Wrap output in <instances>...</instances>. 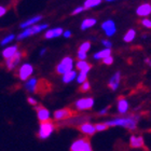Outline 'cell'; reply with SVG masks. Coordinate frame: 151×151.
<instances>
[{
    "instance_id": "6da1fadb",
    "label": "cell",
    "mask_w": 151,
    "mask_h": 151,
    "mask_svg": "<svg viewBox=\"0 0 151 151\" xmlns=\"http://www.w3.org/2000/svg\"><path fill=\"white\" fill-rule=\"evenodd\" d=\"M25 88L30 93L44 95L45 93L51 91V84L44 79L38 80L36 78H32L29 79L28 81L25 83Z\"/></svg>"
},
{
    "instance_id": "7a4b0ae2",
    "label": "cell",
    "mask_w": 151,
    "mask_h": 151,
    "mask_svg": "<svg viewBox=\"0 0 151 151\" xmlns=\"http://www.w3.org/2000/svg\"><path fill=\"white\" fill-rule=\"evenodd\" d=\"M106 124L108 126H123L125 129L134 131L137 126V118L135 116H129L126 118H118V119L108 121Z\"/></svg>"
},
{
    "instance_id": "3957f363",
    "label": "cell",
    "mask_w": 151,
    "mask_h": 151,
    "mask_svg": "<svg viewBox=\"0 0 151 151\" xmlns=\"http://www.w3.org/2000/svg\"><path fill=\"white\" fill-rule=\"evenodd\" d=\"M54 129H55V125L50 120L45 121V122H41L40 127H39V132H38V136L41 139H47L54 132Z\"/></svg>"
},
{
    "instance_id": "277c9868",
    "label": "cell",
    "mask_w": 151,
    "mask_h": 151,
    "mask_svg": "<svg viewBox=\"0 0 151 151\" xmlns=\"http://www.w3.org/2000/svg\"><path fill=\"white\" fill-rule=\"evenodd\" d=\"M73 60L71 57L67 56V57H64L63 60H60V63L57 65L56 67V71L57 73H60V75H65V73H69L73 70Z\"/></svg>"
},
{
    "instance_id": "5b68a950",
    "label": "cell",
    "mask_w": 151,
    "mask_h": 151,
    "mask_svg": "<svg viewBox=\"0 0 151 151\" xmlns=\"http://www.w3.org/2000/svg\"><path fill=\"white\" fill-rule=\"evenodd\" d=\"M47 28V24H41V25H34L32 27H29V28L25 29L23 32H21L17 37V39H24V38H27L29 36H32V35H36L38 32H42L43 29Z\"/></svg>"
},
{
    "instance_id": "8992f818",
    "label": "cell",
    "mask_w": 151,
    "mask_h": 151,
    "mask_svg": "<svg viewBox=\"0 0 151 151\" xmlns=\"http://www.w3.org/2000/svg\"><path fill=\"white\" fill-rule=\"evenodd\" d=\"M32 73H34V67L30 64L26 63L21 66V68L19 69V73H17V76L22 81H27L30 78V76L32 75Z\"/></svg>"
},
{
    "instance_id": "52a82bcc",
    "label": "cell",
    "mask_w": 151,
    "mask_h": 151,
    "mask_svg": "<svg viewBox=\"0 0 151 151\" xmlns=\"http://www.w3.org/2000/svg\"><path fill=\"white\" fill-rule=\"evenodd\" d=\"M76 114V111L71 110L69 108H64V109H60L54 112V118L57 121H63V120H67Z\"/></svg>"
},
{
    "instance_id": "ba28073f",
    "label": "cell",
    "mask_w": 151,
    "mask_h": 151,
    "mask_svg": "<svg viewBox=\"0 0 151 151\" xmlns=\"http://www.w3.org/2000/svg\"><path fill=\"white\" fill-rule=\"evenodd\" d=\"M94 105V99L92 97H85L81 98L79 101H76V107L79 110H88V109H91Z\"/></svg>"
},
{
    "instance_id": "9c48e42d",
    "label": "cell",
    "mask_w": 151,
    "mask_h": 151,
    "mask_svg": "<svg viewBox=\"0 0 151 151\" xmlns=\"http://www.w3.org/2000/svg\"><path fill=\"white\" fill-rule=\"evenodd\" d=\"M101 28L105 32V34L108 36V37H111L116 34V24L113 22L112 19H107L106 22H104L101 24Z\"/></svg>"
},
{
    "instance_id": "30bf717a",
    "label": "cell",
    "mask_w": 151,
    "mask_h": 151,
    "mask_svg": "<svg viewBox=\"0 0 151 151\" xmlns=\"http://www.w3.org/2000/svg\"><path fill=\"white\" fill-rule=\"evenodd\" d=\"M22 57H23V53H22V52H19V51H17V53H16L14 56H12L11 58H9V60H6V68H8L9 70L14 69V68L17 66V64L21 62Z\"/></svg>"
},
{
    "instance_id": "8fae6325",
    "label": "cell",
    "mask_w": 151,
    "mask_h": 151,
    "mask_svg": "<svg viewBox=\"0 0 151 151\" xmlns=\"http://www.w3.org/2000/svg\"><path fill=\"white\" fill-rule=\"evenodd\" d=\"M36 111H37L38 119H39L40 122H45V121L50 120V112L43 106H37L36 107Z\"/></svg>"
},
{
    "instance_id": "7c38bea8",
    "label": "cell",
    "mask_w": 151,
    "mask_h": 151,
    "mask_svg": "<svg viewBox=\"0 0 151 151\" xmlns=\"http://www.w3.org/2000/svg\"><path fill=\"white\" fill-rule=\"evenodd\" d=\"M129 145L132 148H144L145 142H144V138L142 136H131Z\"/></svg>"
},
{
    "instance_id": "4fadbf2b",
    "label": "cell",
    "mask_w": 151,
    "mask_h": 151,
    "mask_svg": "<svg viewBox=\"0 0 151 151\" xmlns=\"http://www.w3.org/2000/svg\"><path fill=\"white\" fill-rule=\"evenodd\" d=\"M120 80H121V73L118 71V73H116L110 78V80H109V83H108V86H109L112 91H116V88H119Z\"/></svg>"
},
{
    "instance_id": "5bb4252c",
    "label": "cell",
    "mask_w": 151,
    "mask_h": 151,
    "mask_svg": "<svg viewBox=\"0 0 151 151\" xmlns=\"http://www.w3.org/2000/svg\"><path fill=\"white\" fill-rule=\"evenodd\" d=\"M136 13L139 16H148L151 13V4L150 3H142L137 8Z\"/></svg>"
},
{
    "instance_id": "9a60e30c",
    "label": "cell",
    "mask_w": 151,
    "mask_h": 151,
    "mask_svg": "<svg viewBox=\"0 0 151 151\" xmlns=\"http://www.w3.org/2000/svg\"><path fill=\"white\" fill-rule=\"evenodd\" d=\"M79 129L81 131L83 134L85 135H94L96 129H95V126L92 125L91 123H83L79 126Z\"/></svg>"
},
{
    "instance_id": "2e32d148",
    "label": "cell",
    "mask_w": 151,
    "mask_h": 151,
    "mask_svg": "<svg viewBox=\"0 0 151 151\" xmlns=\"http://www.w3.org/2000/svg\"><path fill=\"white\" fill-rule=\"evenodd\" d=\"M17 53V45H12V47H8L2 51V56L6 60L11 58Z\"/></svg>"
},
{
    "instance_id": "e0dca14e",
    "label": "cell",
    "mask_w": 151,
    "mask_h": 151,
    "mask_svg": "<svg viewBox=\"0 0 151 151\" xmlns=\"http://www.w3.org/2000/svg\"><path fill=\"white\" fill-rule=\"evenodd\" d=\"M86 142H88V138H81L76 140L70 147V151H82Z\"/></svg>"
},
{
    "instance_id": "ac0fdd59",
    "label": "cell",
    "mask_w": 151,
    "mask_h": 151,
    "mask_svg": "<svg viewBox=\"0 0 151 151\" xmlns=\"http://www.w3.org/2000/svg\"><path fill=\"white\" fill-rule=\"evenodd\" d=\"M64 32H63V28H54V29H50V30H47L45 32V35L44 37L47 38V39H52V38H56V37H60V35H63Z\"/></svg>"
},
{
    "instance_id": "d6986e66",
    "label": "cell",
    "mask_w": 151,
    "mask_h": 151,
    "mask_svg": "<svg viewBox=\"0 0 151 151\" xmlns=\"http://www.w3.org/2000/svg\"><path fill=\"white\" fill-rule=\"evenodd\" d=\"M41 19H42V16H40V15L34 16V17H32V19H27L26 22L22 23V24H21V28H24V29L29 28V27H32V26L35 25L37 22H39Z\"/></svg>"
},
{
    "instance_id": "ffe728a7",
    "label": "cell",
    "mask_w": 151,
    "mask_h": 151,
    "mask_svg": "<svg viewBox=\"0 0 151 151\" xmlns=\"http://www.w3.org/2000/svg\"><path fill=\"white\" fill-rule=\"evenodd\" d=\"M127 110H129V101L124 98H120L118 101V111L124 114L125 112H127Z\"/></svg>"
},
{
    "instance_id": "44dd1931",
    "label": "cell",
    "mask_w": 151,
    "mask_h": 151,
    "mask_svg": "<svg viewBox=\"0 0 151 151\" xmlns=\"http://www.w3.org/2000/svg\"><path fill=\"white\" fill-rule=\"evenodd\" d=\"M92 68L91 64L90 63H86L85 60H79L78 63H77V69L80 70L81 73H88L90 71V69Z\"/></svg>"
},
{
    "instance_id": "7402d4cb",
    "label": "cell",
    "mask_w": 151,
    "mask_h": 151,
    "mask_svg": "<svg viewBox=\"0 0 151 151\" xmlns=\"http://www.w3.org/2000/svg\"><path fill=\"white\" fill-rule=\"evenodd\" d=\"M108 56H111V49H105L103 51H99L94 55V58L95 60H104Z\"/></svg>"
},
{
    "instance_id": "603a6c76",
    "label": "cell",
    "mask_w": 151,
    "mask_h": 151,
    "mask_svg": "<svg viewBox=\"0 0 151 151\" xmlns=\"http://www.w3.org/2000/svg\"><path fill=\"white\" fill-rule=\"evenodd\" d=\"M96 24V19H84L81 24V29L82 30H85V29L90 28V27H93V26Z\"/></svg>"
},
{
    "instance_id": "cb8c5ba5",
    "label": "cell",
    "mask_w": 151,
    "mask_h": 151,
    "mask_svg": "<svg viewBox=\"0 0 151 151\" xmlns=\"http://www.w3.org/2000/svg\"><path fill=\"white\" fill-rule=\"evenodd\" d=\"M76 77H77V73H76V71L71 70V71L65 73V75L63 76V81L65 82V83H69V82H71V81H73V80H75Z\"/></svg>"
},
{
    "instance_id": "d4e9b609",
    "label": "cell",
    "mask_w": 151,
    "mask_h": 151,
    "mask_svg": "<svg viewBox=\"0 0 151 151\" xmlns=\"http://www.w3.org/2000/svg\"><path fill=\"white\" fill-rule=\"evenodd\" d=\"M136 36V32L134 29H129V32H126L125 36H124V41L125 42H132L134 40V38Z\"/></svg>"
},
{
    "instance_id": "484cf974",
    "label": "cell",
    "mask_w": 151,
    "mask_h": 151,
    "mask_svg": "<svg viewBox=\"0 0 151 151\" xmlns=\"http://www.w3.org/2000/svg\"><path fill=\"white\" fill-rule=\"evenodd\" d=\"M101 0H86L84 2V9H90V8H93V6L101 4Z\"/></svg>"
},
{
    "instance_id": "4316f807",
    "label": "cell",
    "mask_w": 151,
    "mask_h": 151,
    "mask_svg": "<svg viewBox=\"0 0 151 151\" xmlns=\"http://www.w3.org/2000/svg\"><path fill=\"white\" fill-rule=\"evenodd\" d=\"M91 49V43L88 42V41H85V42H83V43L80 45V49H79V51L80 52H83V53H88V51Z\"/></svg>"
},
{
    "instance_id": "83f0119b",
    "label": "cell",
    "mask_w": 151,
    "mask_h": 151,
    "mask_svg": "<svg viewBox=\"0 0 151 151\" xmlns=\"http://www.w3.org/2000/svg\"><path fill=\"white\" fill-rule=\"evenodd\" d=\"M109 126L106 124V123H97L96 125H95V129L98 131V132H101V131H106Z\"/></svg>"
},
{
    "instance_id": "f1b7e54d",
    "label": "cell",
    "mask_w": 151,
    "mask_h": 151,
    "mask_svg": "<svg viewBox=\"0 0 151 151\" xmlns=\"http://www.w3.org/2000/svg\"><path fill=\"white\" fill-rule=\"evenodd\" d=\"M86 75L88 73H80L78 76H77V81L79 82V83H84L85 81H86Z\"/></svg>"
},
{
    "instance_id": "f546056e",
    "label": "cell",
    "mask_w": 151,
    "mask_h": 151,
    "mask_svg": "<svg viewBox=\"0 0 151 151\" xmlns=\"http://www.w3.org/2000/svg\"><path fill=\"white\" fill-rule=\"evenodd\" d=\"M15 38V36L14 35H9V36H6L4 39H3L2 41H1V45H6V44H8L9 42H11V41L13 40Z\"/></svg>"
},
{
    "instance_id": "4dcf8cb0",
    "label": "cell",
    "mask_w": 151,
    "mask_h": 151,
    "mask_svg": "<svg viewBox=\"0 0 151 151\" xmlns=\"http://www.w3.org/2000/svg\"><path fill=\"white\" fill-rule=\"evenodd\" d=\"M90 88H91L90 83H88V81H85L84 83H82L81 86H80V91L81 92H88V90H90Z\"/></svg>"
},
{
    "instance_id": "1f68e13d",
    "label": "cell",
    "mask_w": 151,
    "mask_h": 151,
    "mask_svg": "<svg viewBox=\"0 0 151 151\" xmlns=\"http://www.w3.org/2000/svg\"><path fill=\"white\" fill-rule=\"evenodd\" d=\"M142 25L146 28H151V21L148 19H144L142 21Z\"/></svg>"
},
{
    "instance_id": "d6a6232c",
    "label": "cell",
    "mask_w": 151,
    "mask_h": 151,
    "mask_svg": "<svg viewBox=\"0 0 151 151\" xmlns=\"http://www.w3.org/2000/svg\"><path fill=\"white\" fill-rule=\"evenodd\" d=\"M103 62H104V64H106V65H111V64L113 63V58H112V56H108V57H106V58H104Z\"/></svg>"
},
{
    "instance_id": "836d02e7",
    "label": "cell",
    "mask_w": 151,
    "mask_h": 151,
    "mask_svg": "<svg viewBox=\"0 0 151 151\" xmlns=\"http://www.w3.org/2000/svg\"><path fill=\"white\" fill-rule=\"evenodd\" d=\"M82 151H93V149H92V147H91V144L88 142H88H85V145H84V147H83V150Z\"/></svg>"
},
{
    "instance_id": "e575fe53",
    "label": "cell",
    "mask_w": 151,
    "mask_h": 151,
    "mask_svg": "<svg viewBox=\"0 0 151 151\" xmlns=\"http://www.w3.org/2000/svg\"><path fill=\"white\" fill-rule=\"evenodd\" d=\"M78 58L79 60H84L86 58V53H83V52L78 51Z\"/></svg>"
},
{
    "instance_id": "d590c367",
    "label": "cell",
    "mask_w": 151,
    "mask_h": 151,
    "mask_svg": "<svg viewBox=\"0 0 151 151\" xmlns=\"http://www.w3.org/2000/svg\"><path fill=\"white\" fill-rule=\"evenodd\" d=\"M83 10H84V6H78V8H76V9L73 10V15H75V14H79V13H81Z\"/></svg>"
},
{
    "instance_id": "8d00e7d4",
    "label": "cell",
    "mask_w": 151,
    "mask_h": 151,
    "mask_svg": "<svg viewBox=\"0 0 151 151\" xmlns=\"http://www.w3.org/2000/svg\"><path fill=\"white\" fill-rule=\"evenodd\" d=\"M101 43L104 44V47H106V49H110V47L112 45V43H111L109 40H103L101 41Z\"/></svg>"
},
{
    "instance_id": "74e56055",
    "label": "cell",
    "mask_w": 151,
    "mask_h": 151,
    "mask_svg": "<svg viewBox=\"0 0 151 151\" xmlns=\"http://www.w3.org/2000/svg\"><path fill=\"white\" fill-rule=\"evenodd\" d=\"M6 13V8H4V6H0V17L4 15Z\"/></svg>"
},
{
    "instance_id": "f35d334b",
    "label": "cell",
    "mask_w": 151,
    "mask_h": 151,
    "mask_svg": "<svg viewBox=\"0 0 151 151\" xmlns=\"http://www.w3.org/2000/svg\"><path fill=\"white\" fill-rule=\"evenodd\" d=\"M27 101H28V103H29L30 105H34V106H36V105H37V101H36L35 98L28 97V99H27Z\"/></svg>"
},
{
    "instance_id": "ab89813d",
    "label": "cell",
    "mask_w": 151,
    "mask_h": 151,
    "mask_svg": "<svg viewBox=\"0 0 151 151\" xmlns=\"http://www.w3.org/2000/svg\"><path fill=\"white\" fill-rule=\"evenodd\" d=\"M108 109H109V107H106L105 109L101 110V111H99V114H101V116H103V114H106V113L108 112Z\"/></svg>"
},
{
    "instance_id": "60d3db41",
    "label": "cell",
    "mask_w": 151,
    "mask_h": 151,
    "mask_svg": "<svg viewBox=\"0 0 151 151\" xmlns=\"http://www.w3.org/2000/svg\"><path fill=\"white\" fill-rule=\"evenodd\" d=\"M63 35H64V37H65V38H69L70 36H71V32H70L69 30H67V32H64Z\"/></svg>"
},
{
    "instance_id": "b9f144b4",
    "label": "cell",
    "mask_w": 151,
    "mask_h": 151,
    "mask_svg": "<svg viewBox=\"0 0 151 151\" xmlns=\"http://www.w3.org/2000/svg\"><path fill=\"white\" fill-rule=\"evenodd\" d=\"M45 51H47L45 49H42V50L40 51V55H41V56H42V55H43V54L45 53Z\"/></svg>"
},
{
    "instance_id": "7bdbcfd3",
    "label": "cell",
    "mask_w": 151,
    "mask_h": 151,
    "mask_svg": "<svg viewBox=\"0 0 151 151\" xmlns=\"http://www.w3.org/2000/svg\"><path fill=\"white\" fill-rule=\"evenodd\" d=\"M146 63H148L149 65L151 66V60H148V58H147V60H146Z\"/></svg>"
}]
</instances>
